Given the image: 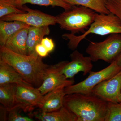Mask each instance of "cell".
<instances>
[{
	"instance_id": "obj_18",
	"label": "cell",
	"mask_w": 121,
	"mask_h": 121,
	"mask_svg": "<svg viewBox=\"0 0 121 121\" xmlns=\"http://www.w3.org/2000/svg\"><path fill=\"white\" fill-rule=\"evenodd\" d=\"M17 85L10 83L0 86V102L9 112L16 108Z\"/></svg>"
},
{
	"instance_id": "obj_16",
	"label": "cell",
	"mask_w": 121,
	"mask_h": 121,
	"mask_svg": "<svg viewBox=\"0 0 121 121\" xmlns=\"http://www.w3.org/2000/svg\"><path fill=\"white\" fill-rule=\"evenodd\" d=\"M48 26L29 27L27 40L28 55H30L35 51L36 45L41 43L44 36L50 34V29Z\"/></svg>"
},
{
	"instance_id": "obj_21",
	"label": "cell",
	"mask_w": 121,
	"mask_h": 121,
	"mask_svg": "<svg viewBox=\"0 0 121 121\" xmlns=\"http://www.w3.org/2000/svg\"><path fill=\"white\" fill-rule=\"evenodd\" d=\"M26 12L17 7L15 0H0V18L13 13Z\"/></svg>"
},
{
	"instance_id": "obj_22",
	"label": "cell",
	"mask_w": 121,
	"mask_h": 121,
	"mask_svg": "<svg viewBox=\"0 0 121 121\" xmlns=\"http://www.w3.org/2000/svg\"><path fill=\"white\" fill-rule=\"evenodd\" d=\"M105 121H121V105L120 103L108 102Z\"/></svg>"
},
{
	"instance_id": "obj_24",
	"label": "cell",
	"mask_w": 121,
	"mask_h": 121,
	"mask_svg": "<svg viewBox=\"0 0 121 121\" xmlns=\"http://www.w3.org/2000/svg\"><path fill=\"white\" fill-rule=\"evenodd\" d=\"M41 43L45 47L49 53L54 50L55 44L52 39L48 37L43 38L41 40Z\"/></svg>"
},
{
	"instance_id": "obj_9",
	"label": "cell",
	"mask_w": 121,
	"mask_h": 121,
	"mask_svg": "<svg viewBox=\"0 0 121 121\" xmlns=\"http://www.w3.org/2000/svg\"><path fill=\"white\" fill-rule=\"evenodd\" d=\"M71 61L61 62V72L67 79H74L76 75L80 72L86 75L91 71L93 65L90 57H85L77 50H74L70 55Z\"/></svg>"
},
{
	"instance_id": "obj_3",
	"label": "cell",
	"mask_w": 121,
	"mask_h": 121,
	"mask_svg": "<svg viewBox=\"0 0 121 121\" xmlns=\"http://www.w3.org/2000/svg\"><path fill=\"white\" fill-rule=\"evenodd\" d=\"M114 33H121V22L118 17L111 12L108 14L96 13L94 22L82 35L76 36L71 33H66L63 35L62 37L69 40L68 47L74 51L81 41L89 34L105 36Z\"/></svg>"
},
{
	"instance_id": "obj_26",
	"label": "cell",
	"mask_w": 121,
	"mask_h": 121,
	"mask_svg": "<svg viewBox=\"0 0 121 121\" xmlns=\"http://www.w3.org/2000/svg\"><path fill=\"white\" fill-rule=\"evenodd\" d=\"M9 111L7 109L2 105L0 106V121H8L7 113Z\"/></svg>"
},
{
	"instance_id": "obj_10",
	"label": "cell",
	"mask_w": 121,
	"mask_h": 121,
	"mask_svg": "<svg viewBox=\"0 0 121 121\" xmlns=\"http://www.w3.org/2000/svg\"><path fill=\"white\" fill-rule=\"evenodd\" d=\"M43 96L37 88L17 84L16 108H20L25 112H31L35 107H38Z\"/></svg>"
},
{
	"instance_id": "obj_14",
	"label": "cell",
	"mask_w": 121,
	"mask_h": 121,
	"mask_svg": "<svg viewBox=\"0 0 121 121\" xmlns=\"http://www.w3.org/2000/svg\"><path fill=\"white\" fill-rule=\"evenodd\" d=\"M30 26L21 29L9 37L5 47L15 53L28 55L27 40Z\"/></svg>"
},
{
	"instance_id": "obj_20",
	"label": "cell",
	"mask_w": 121,
	"mask_h": 121,
	"mask_svg": "<svg viewBox=\"0 0 121 121\" xmlns=\"http://www.w3.org/2000/svg\"><path fill=\"white\" fill-rule=\"evenodd\" d=\"M15 1L17 7L21 9L24 4L27 3L41 6L60 7L64 9L65 11L70 9L72 6L66 3L63 0H15Z\"/></svg>"
},
{
	"instance_id": "obj_6",
	"label": "cell",
	"mask_w": 121,
	"mask_h": 121,
	"mask_svg": "<svg viewBox=\"0 0 121 121\" xmlns=\"http://www.w3.org/2000/svg\"><path fill=\"white\" fill-rule=\"evenodd\" d=\"M121 67L117 65L115 60L106 68L97 72L91 71L89 75L83 81L72 84L65 88L66 95L79 93L88 95L91 94L94 87L104 80L109 79L117 74Z\"/></svg>"
},
{
	"instance_id": "obj_15",
	"label": "cell",
	"mask_w": 121,
	"mask_h": 121,
	"mask_svg": "<svg viewBox=\"0 0 121 121\" xmlns=\"http://www.w3.org/2000/svg\"><path fill=\"white\" fill-rule=\"evenodd\" d=\"M35 118L40 121H77L74 114L64 106L59 109L51 112H35Z\"/></svg>"
},
{
	"instance_id": "obj_28",
	"label": "cell",
	"mask_w": 121,
	"mask_h": 121,
	"mask_svg": "<svg viewBox=\"0 0 121 121\" xmlns=\"http://www.w3.org/2000/svg\"><path fill=\"white\" fill-rule=\"evenodd\" d=\"M119 103H120V104H121V96H120V102H119Z\"/></svg>"
},
{
	"instance_id": "obj_4",
	"label": "cell",
	"mask_w": 121,
	"mask_h": 121,
	"mask_svg": "<svg viewBox=\"0 0 121 121\" xmlns=\"http://www.w3.org/2000/svg\"><path fill=\"white\" fill-rule=\"evenodd\" d=\"M95 13L87 7L74 5L56 16V23L60 28L70 31L73 35L79 32L83 34L94 22Z\"/></svg>"
},
{
	"instance_id": "obj_2",
	"label": "cell",
	"mask_w": 121,
	"mask_h": 121,
	"mask_svg": "<svg viewBox=\"0 0 121 121\" xmlns=\"http://www.w3.org/2000/svg\"><path fill=\"white\" fill-rule=\"evenodd\" d=\"M64 106L77 116V121H105L108 102L93 93L66 94Z\"/></svg>"
},
{
	"instance_id": "obj_23",
	"label": "cell",
	"mask_w": 121,
	"mask_h": 121,
	"mask_svg": "<svg viewBox=\"0 0 121 121\" xmlns=\"http://www.w3.org/2000/svg\"><path fill=\"white\" fill-rule=\"evenodd\" d=\"M20 108H14L9 112L8 121H34L30 117L23 116L20 114L18 110Z\"/></svg>"
},
{
	"instance_id": "obj_5",
	"label": "cell",
	"mask_w": 121,
	"mask_h": 121,
	"mask_svg": "<svg viewBox=\"0 0 121 121\" xmlns=\"http://www.w3.org/2000/svg\"><path fill=\"white\" fill-rule=\"evenodd\" d=\"M86 52L93 62L102 60L111 63L121 52V33L111 34L101 42L90 41Z\"/></svg>"
},
{
	"instance_id": "obj_11",
	"label": "cell",
	"mask_w": 121,
	"mask_h": 121,
	"mask_svg": "<svg viewBox=\"0 0 121 121\" xmlns=\"http://www.w3.org/2000/svg\"><path fill=\"white\" fill-rule=\"evenodd\" d=\"M121 91V70L112 78L95 86L92 93L107 102L119 103Z\"/></svg>"
},
{
	"instance_id": "obj_25",
	"label": "cell",
	"mask_w": 121,
	"mask_h": 121,
	"mask_svg": "<svg viewBox=\"0 0 121 121\" xmlns=\"http://www.w3.org/2000/svg\"><path fill=\"white\" fill-rule=\"evenodd\" d=\"M35 51L39 56L42 58L46 57L49 53L45 47L41 43L39 44L36 45L35 48Z\"/></svg>"
},
{
	"instance_id": "obj_8",
	"label": "cell",
	"mask_w": 121,
	"mask_h": 121,
	"mask_svg": "<svg viewBox=\"0 0 121 121\" xmlns=\"http://www.w3.org/2000/svg\"><path fill=\"white\" fill-rule=\"evenodd\" d=\"M61 62L50 65L44 76L43 82L38 89L43 95L55 89L66 87L73 84V79L67 78L61 72Z\"/></svg>"
},
{
	"instance_id": "obj_13",
	"label": "cell",
	"mask_w": 121,
	"mask_h": 121,
	"mask_svg": "<svg viewBox=\"0 0 121 121\" xmlns=\"http://www.w3.org/2000/svg\"><path fill=\"white\" fill-rule=\"evenodd\" d=\"M10 83L33 87L25 81L12 66L0 60V86Z\"/></svg>"
},
{
	"instance_id": "obj_27",
	"label": "cell",
	"mask_w": 121,
	"mask_h": 121,
	"mask_svg": "<svg viewBox=\"0 0 121 121\" xmlns=\"http://www.w3.org/2000/svg\"><path fill=\"white\" fill-rule=\"evenodd\" d=\"M115 60L117 62V65L120 67H121V52Z\"/></svg>"
},
{
	"instance_id": "obj_12",
	"label": "cell",
	"mask_w": 121,
	"mask_h": 121,
	"mask_svg": "<svg viewBox=\"0 0 121 121\" xmlns=\"http://www.w3.org/2000/svg\"><path fill=\"white\" fill-rule=\"evenodd\" d=\"M65 87L55 89L44 95L38 108L41 112H51L59 109L64 106L66 94Z\"/></svg>"
},
{
	"instance_id": "obj_17",
	"label": "cell",
	"mask_w": 121,
	"mask_h": 121,
	"mask_svg": "<svg viewBox=\"0 0 121 121\" xmlns=\"http://www.w3.org/2000/svg\"><path fill=\"white\" fill-rule=\"evenodd\" d=\"M28 25L21 21H14L8 22L4 21H0V46H5L9 37Z\"/></svg>"
},
{
	"instance_id": "obj_1",
	"label": "cell",
	"mask_w": 121,
	"mask_h": 121,
	"mask_svg": "<svg viewBox=\"0 0 121 121\" xmlns=\"http://www.w3.org/2000/svg\"><path fill=\"white\" fill-rule=\"evenodd\" d=\"M0 60L8 64L31 86L38 88L50 65L44 63L35 51L30 55L15 53L5 46H0Z\"/></svg>"
},
{
	"instance_id": "obj_7",
	"label": "cell",
	"mask_w": 121,
	"mask_h": 121,
	"mask_svg": "<svg viewBox=\"0 0 121 121\" xmlns=\"http://www.w3.org/2000/svg\"><path fill=\"white\" fill-rule=\"evenodd\" d=\"M21 9L26 13H13L0 18V20L6 21H18L25 23L30 26L42 27L50 25H54L56 23V17L43 13L41 11L34 10L26 6Z\"/></svg>"
},
{
	"instance_id": "obj_19",
	"label": "cell",
	"mask_w": 121,
	"mask_h": 121,
	"mask_svg": "<svg viewBox=\"0 0 121 121\" xmlns=\"http://www.w3.org/2000/svg\"><path fill=\"white\" fill-rule=\"evenodd\" d=\"M72 6L77 5L87 7L99 13L108 14L110 12L107 8V0H63Z\"/></svg>"
}]
</instances>
